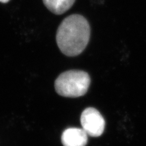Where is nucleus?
Listing matches in <instances>:
<instances>
[{
    "label": "nucleus",
    "instance_id": "obj_6",
    "mask_svg": "<svg viewBox=\"0 0 146 146\" xmlns=\"http://www.w3.org/2000/svg\"><path fill=\"white\" fill-rule=\"evenodd\" d=\"M10 0H0V2L3 3H6L7 2H9Z\"/></svg>",
    "mask_w": 146,
    "mask_h": 146
},
{
    "label": "nucleus",
    "instance_id": "obj_3",
    "mask_svg": "<svg viewBox=\"0 0 146 146\" xmlns=\"http://www.w3.org/2000/svg\"><path fill=\"white\" fill-rule=\"evenodd\" d=\"M83 129L88 136L98 137L104 131L106 122L101 114L96 109L89 107L84 110L80 117Z\"/></svg>",
    "mask_w": 146,
    "mask_h": 146
},
{
    "label": "nucleus",
    "instance_id": "obj_5",
    "mask_svg": "<svg viewBox=\"0 0 146 146\" xmlns=\"http://www.w3.org/2000/svg\"><path fill=\"white\" fill-rule=\"evenodd\" d=\"M76 0H43L45 6L54 14L61 15L72 6Z\"/></svg>",
    "mask_w": 146,
    "mask_h": 146
},
{
    "label": "nucleus",
    "instance_id": "obj_2",
    "mask_svg": "<svg viewBox=\"0 0 146 146\" xmlns=\"http://www.w3.org/2000/svg\"><path fill=\"white\" fill-rule=\"evenodd\" d=\"M90 83V77L86 72L70 70L58 76L54 86L57 94L62 96L78 98L86 93Z\"/></svg>",
    "mask_w": 146,
    "mask_h": 146
},
{
    "label": "nucleus",
    "instance_id": "obj_4",
    "mask_svg": "<svg viewBox=\"0 0 146 146\" xmlns=\"http://www.w3.org/2000/svg\"><path fill=\"white\" fill-rule=\"evenodd\" d=\"M62 142L64 146H85L88 142V135L79 128H69L63 131Z\"/></svg>",
    "mask_w": 146,
    "mask_h": 146
},
{
    "label": "nucleus",
    "instance_id": "obj_1",
    "mask_svg": "<svg viewBox=\"0 0 146 146\" xmlns=\"http://www.w3.org/2000/svg\"><path fill=\"white\" fill-rule=\"evenodd\" d=\"M90 34V26L84 17L71 15L62 21L57 29L58 47L67 56H78L87 46Z\"/></svg>",
    "mask_w": 146,
    "mask_h": 146
}]
</instances>
